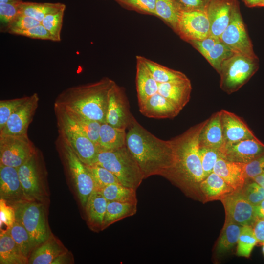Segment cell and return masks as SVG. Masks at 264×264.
<instances>
[{
    "instance_id": "1",
    "label": "cell",
    "mask_w": 264,
    "mask_h": 264,
    "mask_svg": "<svg viewBox=\"0 0 264 264\" xmlns=\"http://www.w3.org/2000/svg\"><path fill=\"white\" fill-rule=\"evenodd\" d=\"M206 120L171 140L173 161L164 177L187 196L202 200L199 186L204 179L199 153V136Z\"/></svg>"
},
{
    "instance_id": "2",
    "label": "cell",
    "mask_w": 264,
    "mask_h": 264,
    "mask_svg": "<svg viewBox=\"0 0 264 264\" xmlns=\"http://www.w3.org/2000/svg\"><path fill=\"white\" fill-rule=\"evenodd\" d=\"M127 129L126 145L137 162L144 179L154 175L163 177L173 161L171 140L157 138L134 117Z\"/></svg>"
},
{
    "instance_id": "3",
    "label": "cell",
    "mask_w": 264,
    "mask_h": 264,
    "mask_svg": "<svg viewBox=\"0 0 264 264\" xmlns=\"http://www.w3.org/2000/svg\"><path fill=\"white\" fill-rule=\"evenodd\" d=\"M115 83L104 77L93 83L68 88L57 96L54 105L101 123H106L109 93Z\"/></svg>"
},
{
    "instance_id": "4",
    "label": "cell",
    "mask_w": 264,
    "mask_h": 264,
    "mask_svg": "<svg viewBox=\"0 0 264 264\" xmlns=\"http://www.w3.org/2000/svg\"><path fill=\"white\" fill-rule=\"evenodd\" d=\"M93 164L100 165L113 174L120 183L136 189L144 176L132 154L126 145L108 151H99Z\"/></svg>"
},
{
    "instance_id": "5",
    "label": "cell",
    "mask_w": 264,
    "mask_h": 264,
    "mask_svg": "<svg viewBox=\"0 0 264 264\" xmlns=\"http://www.w3.org/2000/svg\"><path fill=\"white\" fill-rule=\"evenodd\" d=\"M59 136L72 149L86 165L94 163L99 152L93 142L62 109L54 105Z\"/></svg>"
},
{
    "instance_id": "6",
    "label": "cell",
    "mask_w": 264,
    "mask_h": 264,
    "mask_svg": "<svg viewBox=\"0 0 264 264\" xmlns=\"http://www.w3.org/2000/svg\"><path fill=\"white\" fill-rule=\"evenodd\" d=\"M55 145L73 180L80 201L85 207L89 197L95 189L94 180L86 165L60 136Z\"/></svg>"
},
{
    "instance_id": "7",
    "label": "cell",
    "mask_w": 264,
    "mask_h": 264,
    "mask_svg": "<svg viewBox=\"0 0 264 264\" xmlns=\"http://www.w3.org/2000/svg\"><path fill=\"white\" fill-rule=\"evenodd\" d=\"M12 205L15 208L16 220L28 232L35 248L50 237L43 203L23 200Z\"/></svg>"
},
{
    "instance_id": "8",
    "label": "cell",
    "mask_w": 264,
    "mask_h": 264,
    "mask_svg": "<svg viewBox=\"0 0 264 264\" xmlns=\"http://www.w3.org/2000/svg\"><path fill=\"white\" fill-rule=\"evenodd\" d=\"M258 58L236 53L224 61L220 73L221 88L229 94L237 91L258 69Z\"/></svg>"
},
{
    "instance_id": "9",
    "label": "cell",
    "mask_w": 264,
    "mask_h": 264,
    "mask_svg": "<svg viewBox=\"0 0 264 264\" xmlns=\"http://www.w3.org/2000/svg\"><path fill=\"white\" fill-rule=\"evenodd\" d=\"M37 149L27 134H0V165L18 169Z\"/></svg>"
},
{
    "instance_id": "10",
    "label": "cell",
    "mask_w": 264,
    "mask_h": 264,
    "mask_svg": "<svg viewBox=\"0 0 264 264\" xmlns=\"http://www.w3.org/2000/svg\"><path fill=\"white\" fill-rule=\"evenodd\" d=\"M25 200L43 202L45 198L39 152L36 153L18 168Z\"/></svg>"
},
{
    "instance_id": "11",
    "label": "cell",
    "mask_w": 264,
    "mask_h": 264,
    "mask_svg": "<svg viewBox=\"0 0 264 264\" xmlns=\"http://www.w3.org/2000/svg\"><path fill=\"white\" fill-rule=\"evenodd\" d=\"M220 40L236 54L252 58H258L255 54L253 44L247 32L239 7L236 4L231 21Z\"/></svg>"
},
{
    "instance_id": "12",
    "label": "cell",
    "mask_w": 264,
    "mask_h": 264,
    "mask_svg": "<svg viewBox=\"0 0 264 264\" xmlns=\"http://www.w3.org/2000/svg\"><path fill=\"white\" fill-rule=\"evenodd\" d=\"M176 33L188 42L209 36L210 25L207 11H181Z\"/></svg>"
},
{
    "instance_id": "13",
    "label": "cell",
    "mask_w": 264,
    "mask_h": 264,
    "mask_svg": "<svg viewBox=\"0 0 264 264\" xmlns=\"http://www.w3.org/2000/svg\"><path fill=\"white\" fill-rule=\"evenodd\" d=\"M220 201L225 210V221L252 226L257 220L254 206L245 198L241 189L235 190Z\"/></svg>"
},
{
    "instance_id": "14",
    "label": "cell",
    "mask_w": 264,
    "mask_h": 264,
    "mask_svg": "<svg viewBox=\"0 0 264 264\" xmlns=\"http://www.w3.org/2000/svg\"><path fill=\"white\" fill-rule=\"evenodd\" d=\"M133 118L130 111L124 89L115 83L109 93L106 123L116 128L126 129Z\"/></svg>"
},
{
    "instance_id": "15",
    "label": "cell",
    "mask_w": 264,
    "mask_h": 264,
    "mask_svg": "<svg viewBox=\"0 0 264 264\" xmlns=\"http://www.w3.org/2000/svg\"><path fill=\"white\" fill-rule=\"evenodd\" d=\"M39 101L37 93L29 96L10 116L4 127L0 131V134H27V130L38 108Z\"/></svg>"
},
{
    "instance_id": "16",
    "label": "cell",
    "mask_w": 264,
    "mask_h": 264,
    "mask_svg": "<svg viewBox=\"0 0 264 264\" xmlns=\"http://www.w3.org/2000/svg\"><path fill=\"white\" fill-rule=\"evenodd\" d=\"M220 151L226 160L246 164L264 154V144L257 138L247 139L225 144Z\"/></svg>"
},
{
    "instance_id": "17",
    "label": "cell",
    "mask_w": 264,
    "mask_h": 264,
    "mask_svg": "<svg viewBox=\"0 0 264 264\" xmlns=\"http://www.w3.org/2000/svg\"><path fill=\"white\" fill-rule=\"evenodd\" d=\"M238 0H211L207 12L210 35L219 38L228 25Z\"/></svg>"
},
{
    "instance_id": "18",
    "label": "cell",
    "mask_w": 264,
    "mask_h": 264,
    "mask_svg": "<svg viewBox=\"0 0 264 264\" xmlns=\"http://www.w3.org/2000/svg\"><path fill=\"white\" fill-rule=\"evenodd\" d=\"M0 197L11 205L25 200L17 168L0 165Z\"/></svg>"
},
{
    "instance_id": "19",
    "label": "cell",
    "mask_w": 264,
    "mask_h": 264,
    "mask_svg": "<svg viewBox=\"0 0 264 264\" xmlns=\"http://www.w3.org/2000/svg\"><path fill=\"white\" fill-rule=\"evenodd\" d=\"M220 113L225 144L256 138L246 123L239 116L224 110H221Z\"/></svg>"
},
{
    "instance_id": "20",
    "label": "cell",
    "mask_w": 264,
    "mask_h": 264,
    "mask_svg": "<svg viewBox=\"0 0 264 264\" xmlns=\"http://www.w3.org/2000/svg\"><path fill=\"white\" fill-rule=\"evenodd\" d=\"M138 106L139 111L142 115L152 118H173L181 111L158 92Z\"/></svg>"
},
{
    "instance_id": "21",
    "label": "cell",
    "mask_w": 264,
    "mask_h": 264,
    "mask_svg": "<svg viewBox=\"0 0 264 264\" xmlns=\"http://www.w3.org/2000/svg\"><path fill=\"white\" fill-rule=\"evenodd\" d=\"M192 88L187 77L159 83L158 92L181 110L190 100Z\"/></svg>"
},
{
    "instance_id": "22",
    "label": "cell",
    "mask_w": 264,
    "mask_h": 264,
    "mask_svg": "<svg viewBox=\"0 0 264 264\" xmlns=\"http://www.w3.org/2000/svg\"><path fill=\"white\" fill-rule=\"evenodd\" d=\"M245 165V163L220 158L214 166L213 172L220 176L234 190H236L242 189L247 179Z\"/></svg>"
},
{
    "instance_id": "23",
    "label": "cell",
    "mask_w": 264,
    "mask_h": 264,
    "mask_svg": "<svg viewBox=\"0 0 264 264\" xmlns=\"http://www.w3.org/2000/svg\"><path fill=\"white\" fill-rule=\"evenodd\" d=\"M224 144L220 111L206 120L199 134V146L220 151Z\"/></svg>"
},
{
    "instance_id": "24",
    "label": "cell",
    "mask_w": 264,
    "mask_h": 264,
    "mask_svg": "<svg viewBox=\"0 0 264 264\" xmlns=\"http://www.w3.org/2000/svg\"><path fill=\"white\" fill-rule=\"evenodd\" d=\"M199 189L204 203L214 200H221L235 191L214 172L201 181Z\"/></svg>"
},
{
    "instance_id": "25",
    "label": "cell",
    "mask_w": 264,
    "mask_h": 264,
    "mask_svg": "<svg viewBox=\"0 0 264 264\" xmlns=\"http://www.w3.org/2000/svg\"><path fill=\"white\" fill-rule=\"evenodd\" d=\"M67 250L52 234L31 253L28 261L30 264H52L59 255Z\"/></svg>"
},
{
    "instance_id": "26",
    "label": "cell",
    "mask_w": 264,
    "mask_h": 264,
    "mask_svg": "<svg viewBox=\"0 0 264 264\" xmlns=\"http://www.w3.org/2000/svg\"><path fill=\"white\" fill-rule=\"evenodd\" d=\"M136 87L138 105L158 92V85L138 56H136Z\"/></svg>"
},
{
    "instance_id": "27",
    "label": "cell",
    "mask_w": 264,
    "mask_h": 264,
    "mask_svg": "<svg viewBox=\"0 0 264 264\" xmlns=\"http://www.w3.org/2000/svg\"><path fill=\"white\" fill-rule=\"evenodd\" d=\"M108 200L98 189L89 197L85 207L88 225L93 230H102Z\"/></svg>"
},
{
    "instance_id": "28",
    "label": "cell",
    "mask_w": 264,
    "mask_h": 264,
    "mask_svg": "<svg viewBox=\"0 0 264 264\" xmlns=\"http://www.w3.org/2000/svg\"><path fill=\"white\" fill-rule=\"evenodd\" d=\"M126 129L113 127L107 123H101L98 141L99 151L112 150L126 145Z\"/></svg>"
},
{
    "instance_id": "29",
    "label": "cell",
    "mask_w": 264,
    "mask_h": 264,
    "mask_svg": "<svg viewBox=\"0 0 264 264\" xmlns=\"http://www.w3.org/2000/svg\"><path fill=\"white\" fill-rule=\"evenodd\" d=\"M28 261L21 252L9 230L0 232V264H28Z\"/></svg>"
},
{
    "instance_id": "30",
    "label": "cell",
    "mask_w": 264,
    "mask_h": 264,
    "mask_svg": "<svg viewBox=\"0 0 264 264\" xmlns=\"http://www.w3.org/2000/svg\"><path fill=\"white\" fill-rule=\"evenodd\" d=\"M137 204L108 201L102 230L112 224L136 214Z\"/></svg>"
},
{
    "instance_id": "31",
    "label": "cell",
    "mask_w": 264,
    "mask_h": 264,
    "mask_svg": "<svg viewBox=\"0 0 264 264\" xmlns=\"http://www.w3.org/2000/svg\"><path fill=\"white\" fill-rule=\"evenodd\" d=\"M64 7H66V5L60 2L22 1L20 6V13L33 18L41 22L46 15Z\"/></svg>"
},
{
    "instance_id": "32",
    "label": "cell",
    "mask_w": 264,
    "mask_h": 264,
    "mask_svg": "<svg viewBox=\"0 0 264 264\" xmlns=\"http://www.w3.org/2000/svg\"><path fill=\"white\" fill-rule=\"evenodd\" d=\"M108 201L137 204L136 189L121 184H112L99 190Z\"/></svg>"
},
{
    "instance_id": "33",
    "label": "cell",
    "mask_w": 264,
    "mask_h": 264,
    "mask_svg": "<svg viewBox=\"0 0 264 264\" xmlns=\"http://www.w3.org/2000/svg\"><path fill=\"white\" fill-rule=\"evenodd\" d=\"M158 83H166L187 78L183 73L175 70L141 56H138Z\"/></svg>"
},
{
    "instance_id": "34",
    "label": "cell",
    "mask_w": 264,
    "mask_h": 264,
    "mask_svg": "<svg viewBox=\"0 0 264 264\" xmlns=\"http://www.w3.org/2000/svg\"><path fill=\"white\" fill-rule=\"evenodd\" d=\"M242 227L232 221H225L217 242L216 248L218 253H226L237 243Z\"/></svg>"
},
{
    "instance_id": "35",
    "label": "cell",
    "mask_w": 264,
    "mask_h": 264,
    "mask_svg": "<svg viewBox=\"0 0 264 264\" xmlns=\"http://www.w3.org/2000/svg\"><path fill=\"white\" fill-rule=\"evenodd\" d=\"M181 12L174 0H156L155 16L166 22L175 32Z\"/></svg>"
},
{
    "instance_id": "36",
    "label": "cell",
    "mask_w": 264,
    "mask_h": 264,
    "mask_svg": "<svg viewBox=\"0 0 264 264\" xmlns=\"http://www.w3.org/2000/svg\"><path fill=\"white\" fill-rule=\"evenodd\" d=\"M9 231L22 253L29 259L35 247L28 232L16 220Z\"/></svg>"
},
{
    "instance_id": "37",
    "label": "cell",
    "mask_w": 264,
    "mask_h": 264,
    "mask_svg": "<svg viewBox=\"0 0 264 264\" xmlns=\"http://www.w3.org/2000/svg\"><path fill=\"white\" fill-rule=\"evenodd\" d=\"M63 110L98 148L99 134L101 123L87 118L73 111Z\"/></svg>"
},
{
    "instance_id": "38",
    "label": "cell",
    "mask_w": 264,
    "mask_h": 264,
    "mask_svg": "<svg viewBox=\"0 0 264 264\" xmlns=\"http://www.w3.org/2000/svg\"><path fill=\"white\" fill-rule=\"evenodd\" d=\"M234 54L227 45L219 40L204 58L220 74L222 63Z\"/></svg>"
},
{
    "instance_id": "39",
    "label": "cell",
    "mask_w": 264,
    "mask_h": 264,
    "mask_svg": "<svg viewBox=\"0 0 264 264\" xmlns=\"http://www.w3.org/2000/svg\"><path fill=\"white\" fill-rule=\"evenodd\" d=\"M86 166L94 180L95 189L112 184H121L117 177L105 168L96 164Z\"/></svg>"
},
{
    "instance_id": "40",
    "label": "cell",
    "mask_w": 264,
    "mask_h": 264,
    "mask_svg": "<svg viewBox=\"0 0 264 264\" xmlns=\"http://www.w3.org/2000/svg\"><path fill=\"white\" fill-rule=\"evenodd\" d=\"M258 241L251 226H243L237 242L236 254L248 258Z\"/></svg>"
},
{
    "instance_id": "41",
    "label": "cell",
    "mask_w": 264,
    "mask_h": 264,
    "mask_svg": "<svg viewBox=\"0 0 264 264\" xmlns=\"http://www.w3.org/2000/svg\"><path fill=\"white\" fill-rule=\"evenodd\" d=\"M22 2L0 3V31L1 33H8L11 23L16 17L20 13V6Z\"/></svg>"
},
{
    "instance_id": "42",
    "label": "cell",
    "mask_w": 264,
    "mask_h": 264,
    "mask_svg": "<svg viewBox=\"0 0 264 264\" xmlns=\"http://www.w3.org/2000/svg\"><path fill=\"white\" fill-rule=\"evenodd\" d=\"M66 7L46 15L41 24L57 39L61 41V33Z\"/></svg>"
},
{
    "instance_id": "43",
    "label": "cell",
    "mask_w": 264,
    "mask_h": 264,
    "mask_svg": "<svg viewBox=\"0 0 264 264\" xmlns=\"http://www.w3.org/2000/svg\"><path fill=\"white\" fill-rule=\"evenodd\" d=\"M199 153L205 178L213 172L217 161L222 157L219 150L213 148L199 147Z\"/></svg>"
},
{
    "instance_id": "44",
    "label": "cell",
    "mask_w": 264,
    "mask_h": 264,
    "mask_svg": "<svg viewBox=\"0 0 264 264\" xmlns=\"http://www.w3.org/2000/svg\"><path fill=\"white\" fill-rule=\"evenodd\" d=\"M29 96L0 100V131L4 127L10 116L28 98Z\"/></svg>"
},
{
    "instance_id": "45",
    "label": "cell",
    "mask_w": 264,
    "mask_h": 264,
    "mask_svg": "<svg viewBox=\"0 0 264 264\" xmlns=\"http://www.w3.org/2000/svg\"><path fill=\"white\" fill-rule=\"evenodd\" d=\"M123 7L142 14L155 16L156 0H114Z\"/></svg>"
},
{
    "instance_id": "46",
    "label": "cell",
    "mask_w": 264,
    "mask_h": 264,
    "mask_svg": "<svg viewBox=\"0 0 264 264\" xmlns=\"http://www.w3.org/2000/svg\"><path fill=\"white\" fill-rule=\"evenodd\" d=\"M247 179L241 189L245 198L254 206L260 203L264 199V188L255 181Z\"/></svg>"
},
{
    "instance_id": "47",
    "label": "cell",
    "mask_w": 264,
    "mask_h": 264,
    "mask_svg": "<svg viewBox=\"0 0 264 264\" xmlns=\"http://www.w3.org/2000/svg\"><path fill=\"white\" fill-rule=\"evenodd\" d=\"M16 221L14 207L5 200L0 198V232L11 228Z\"/></svg>"
},
{
    "instance_id": "48",
    "label": "cell",
    "mask_w": 264,
    "mask_h": 264,
    "mask_svg": "<svg viewBox=\"0 0 264 264\" xmlns=\"http://www.w3.org/2000/svg\"><path fill=\"white\" fill-rule=\"evenodd\" d=\"M12 34L32 39L57 42V39L42 24L27 30L16 31Z\"/></svg>"
},
{
    "instance_id": "49",
    "label": "cell",
    "mask_w": 264,
    "mask_h": 264,
    "mask_svg": "<svg viewBox=\"0 0 264 264\" xmlns=\"http://www.w3.org/2000/svg\"><path fill=\"white\" fill-rule=\"evenodd\" d=\"M41 24L36 19L19 13L11 23L8 33L12 34L16 31L27 30Z\"/></svg>"
},
{
    "instance_id": "50",
    "label": "cell",
    "mask_w": 264,
    "mask_h": 264,
    "mask_svg": "<svg viewBox=\"0 0 264 264\" xmlns=\"http://www.w3.org/2000/svg\"><path fill=\"white\" fill-rule=\"evenodd\" d=\"M181 11H207L211 0H174Z\"/></svg>"
},
{
    "instance_id": "51",
    "label": "cell",
    "mask_w": 264,
    "mask_h": 264,
    "mask_svg": "<svg viewBox=\"0 0 264 264\" xmlns=\"http://www.w3.org/2000/svg\"><path fill=\"white\" fill-rule=\"evenodd\" d=\"M247 179H252L264 173V154L254 159L245 165Z\"/></svg>"
},
{
    "instance_id": "52",
    "label": "cell",
    "mask_w": 264,
    "mask_h": 264,
    "mask_svg": "<svg viewBox=\"0 0 264 264\" xmlns=\"http://www.w3.org/2000/svg\"><path fill=\"white\" fill-rule=\"evenodd\" d=\"M219 40L210 35L202 40H192L188 43L205 57Z\"/></svg>"
},
{
    "instance_id": "53",
    "label": "cell",
    "mask_w": 264,
    "mask_h": 264,
    "mask_svg": "<svg viewBox=\"0 0 264 264\" xmlns=\"http://www.w3.org/2000/svg\"><path fill=\"white\" fill-rule=\"evenodd\" d=\"M251 227L258 243H262L264 241V219H257Z\"/></svg>"
},
{
    "instance_id": "54",
    "label": "cell",
    "mask_w": 264,
    "mask_h": 264,
    "mask_svg": "<svg viewBox=\"0 0 264 264\" xmlns=\"http://www.w3.org/2000/svg\"><path fill=\"white\" fill-rule=\"evenodd\" d=\"M73 258L68 251L63 253L57 257L52 262V264H62L72 263Z\"/></svg>"
},
{
    "instance_id": "55",
    "label": "cell",
    "mask_w": 264,
    "mask_h": 264,
    "mask_svg": "<svg viewBox=\"0 0 264 264\" xmlns=\"http://www.w3.org/2000/svg\"><path fill=\"white\" fill-rule=\"evenodd\" d=\"M254 208L257 219H264V199L255 205Z\"/></svg>"
},
{
    "instance_id": "56",
    "label": "cell",
    "mask_w": 264,
    "mask_h": 264,
    "mask_svg": "<svg viewBox=\"0 0 264 264\" xmlns=\"http://www.w3.org/2000/svg\"><path fill=\"white\" fill-rule=\"evenodd\" d=\"M249 7H258L263 0H242Z\"/></svg>"
},
{
    "instance_id": "57",
    "label": "cell",
    "mask_w": 264,
    "mask_h": 264,
    "mask_svg": "<svg viewBox=\"0 0 264 264\" xmlns=\"http://www.w3.org/2000/svg\"><path fill=\"white\" fill-rule=\"evenodd\" d=\"M264 188V173L251 179Z\"/></svg>"
},
{
    "instance_id": "58",
    "label": "cell",
    "mask_w": 264,
    "mask_h": 264,
    "mask_svg": "<svg viewBox=\"0 0 264 264\" xmlns=\"http://www.w3.org/2000/svg\"><path fill=\"white\" fill-rule=\"evenodd\" d=\"M22 1H23L22 0H0V3H7Z\"/></svg>"
},
{
    "instance_id": "59",
    "label": "cell",
    "mask_w": 264,
    "mask_h": 264,
    "mask_svg": "<svg viewBox=\"0 0 264 264\" xmlns=\"http://www.w3.org/2000/svg\"><path fill=\"white\" fill-rule=\"evenodd\" d=\"M258 7H264V0H263L259 4Z\"/></svg>"
},
{
    "instance_id": "60",
    "label": "cell",
    "mask_w": 264,
    "mask_h": 264,
    "mask_svg": "<svg viewBox=\"0 0 264 264\" xmlns=\"http://www.w3.org/2000/svg\"><path fill=\"white\" fill-rule=\"evenodd\" d=\"M262 244H263V254L264 256V241L262 243Z\"/></svg>"
}]
</instances>
